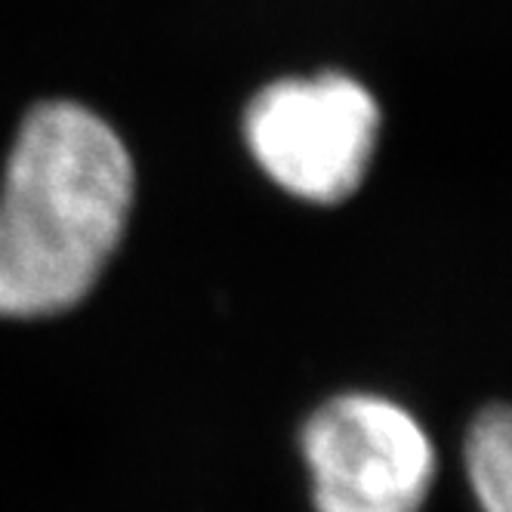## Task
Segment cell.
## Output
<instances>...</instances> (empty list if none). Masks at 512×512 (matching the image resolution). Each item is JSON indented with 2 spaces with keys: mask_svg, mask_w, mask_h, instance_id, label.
<instances>
[{
  "mask_svg": "<svg viewBox=\"0 0 512 512\" xmlns=\"http://www.w3.org/2000/svg\"><path fill=\"white\" fill-rule=\"evenodd\" d=\"M133 192L112 124L68 99L34 105L0 182V318L75 309L124 238Z\"/></svg>",
  "mask_w": 512,
  "mask_h": 512,
  "instance_id": "1",
  "label": "cell"
},
{
  "mask_svg": "<svg viewBox=\"0 0 512 512\" xmlns=\"http://www.w3.org/2000/svg\"><path fill=\"white\" fill-rule=\"evenodd\" d=\"M377 133V99L340 71L275 81L244 112L256 164L275 186L309 204H340L361 186Z\"/></svg>",
  "mask_w": 512,
  "mask_h": 512,
  "instance_id": "2",
  "label": "cell"
},
{
  "mask_svg": "<svg viewBox=\"0 0 512 512\" xmlns=\"http://www.w3.org/2000/svg\"><path fill=\"white\" fill-rule=\"evenodd\" d=\"M318 512H420L435 475L423 426L395 401L346 392L303 426Z\"/></svg>",
  "mask_w": 512,
  "mask_h": 512,
  "instance_id": "3",
  "label": "cell"
},
{
  "mask_svg": "<svg viewBox=\"0 0 512 512\" xmlns=\"http://www.w3.org/2000/svg\"><path fill=\"white\" fill-rule=\"evenodd\" d=\"M466 469L485 512H512V420L506 405L485 408L469 426Z\"/></svg>",
  "mask_w": 512,
  "mask_h": 512,
  "instance_id": "4",
  "label": "cell"
}]
</instances>
